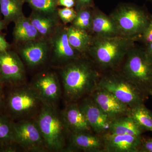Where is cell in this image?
<instances>
[{
    "mask_svg": "<svg viewBox=\"0 0 152 152\" xmlns=\"http://www.w3.org/2000/svg\"><path fill=\"white\" fill-rule=\"evenodd\" d=\"M58 68L66 104L78 102L99 87L101 72L86 56Z\"/></svg>",
    "mask_w": 152,
    "mask_h": 152,
    "instance_id": "obj_1",
    "label": "cell"
},
{
    "mask_svg": "<svg viewBox=\"0 0 152 152\" xmlns=\"http://www.w3.org/2000/svg\"><path fill=\"white\" fill-rule=\"evenodd\" d=\"M92 37L85 56L101 73L119 69L128 52L135 46L133 39L122 36Z\"/></svg>",
    "mask_w": 152,
    "mask_h": 152,
    "instance_id": "obj_2",
    "label": "cell"
},
{
    "mask_svg": "<svg viewBox=\"0 0 152 152\" xmlns=\"http://www.w3.org/2000/svg\"><path fill=\"white\" fill-rule=\"evenodd\" d=\"M9 88L4 114L13 121L35 118L44 102L30 84Z\"/></svg>",
    "mask_w": 152,
    "mask_h": 152,
    "instance_id": "obj_3",
    "label": "cell"
},
{
    "mask_svg": "<svg viewBox=\"0 0 152 152\" xmlns=\"http://www.w3.org/2000/svg\"><path fill=\"white\" fill-rule=\"evenodd\" d=\"M35 119L48 151L65 152L69 134L57 107L44 103Z\"/></svg>",
    "mask_w": 152,
    "mask_h": 152,
    "instance_id": "obj_4",
    "label": "cell"
},
{
    "mask_svg": "<svg viewBox=\"0 0 152 152\" xmlns=\"http://www.w3.org/2000/svg\"><path fill=\"white\" fill-rule=\"evenodd\" d=\"M119 70L144 94L152 96V61L143 48L131 49Z\"/></svg>",
    "mask_w": 152,
    "mask_h": 152,
    "instance_id": "obj_5",
    "label": "cell"
},
{
    "mask_svg": "<svg viewBox=\"0 0 152 152\" xmlns=\"http://www.w3.org/2000/svg\"><path fill=\"white\" fill-rule=\"evenodd\" d=\"M110 15L120 35L134 40L144 32L152 20L146 8L133 4L119 5Z\"/></svg>",
    "mask_w": 152,
    "mask_h": 152,
    "instance_id": "obj_6",
    "label": "cell"
},
{
    "mask_svg": "<svg viewBox=\"0 0 152 152\" xmlns=\"http://www.w3.org/2000/svg\"><path fill=\"white\" fill-rule=\"evenodd\" d=\"M98 86L111 93L130 108L145 104L148 97L119 69L101 73Z\"/></svg>",
    "mask_w": 152,
    "mask_h": 152,
    "instance_id": "obj_7",
    "label": "cell"
},
{
    "mask_svg": "<svg viewBox=\"0 0 152 152\" xmlns=\"http://www.w3.org/2000/svg\"><path fill=\"white\" fill-rule=\"evenodd\" d=\"M13 136L16 143L26 151H48L35 118L14 121Z\"/></svg>",
    "mask_w": 152,
    "mask_h": 152,
    "instance_id": "obj_8",
    "label": "cell"
},
{
    "mask_svg": "<svg viewBox=\"0 0 152 152\" xmlns=\"http://www.w3.org/2000/svg\"><path fill=\"white\" fill-rule=\"evenodd\" d=\"M26 67L16 51L0 52V83L13 87L27 83Z\"/></svg>",
    "mask_w": 152,
    "mask_h": 152,
    "instance_id": "obj_9",
    "label": "cell"
},
{
    "mask_svg": "<svg viewBox=\"0 0 152 152\" xmlns=\"http://www.w3.org/2000/svg\"><path fill=\"white\" fill-rule=\"evenodd\" d=\"M67 27L61 24L49 39L51 47L50 62L57 68L85 56L71 46L68 39Z\"/></svg>",
    "mask_w": 152,
    "mask_h": 152,
    "instance_id": "obj_10",
    "label": "cell"
},
{
    "mask_svg": "<svg viewBox=\"0 0 152 152\" xmlns=\"http://www.w3.org/2000/svg\"><path fill=\"white\" fill-rule=\"evenodd\" d=\"M16 51L25 66L35 69L50 61L51 47L49 39L41 38L16 44Z\"/></svg>",
    "mask_w": 152,
    "mask_h": 152,
    "instance_id": "obj_11",
    "label": "cell"
},
{
    "mask_svg": "<svg viewBox=\"0 0 152 152\" xmlns=\"http://www.w3.org/2000/svg\"><path fill=\"white\" fill-rule=\"evenodd\" d=\"M30 85L44 103L57 107L63 92L59 77L55 71H41L34 77Z\"/></svg>",
    "mask_w": 152,
    "mask_h": 152,
    "instance_id": "obj_12",
    "label": "cell"
},
{
    "mask_svg": "<svg viewBox=\"0 0 152 152\" xmlns=\"http://www.w3.org/2000/svg\"><path fill=\"white\" fill-rule=\"evenodd\" d=\"M77 103L94 134L102 135L108 132L112 121L91 96L83 98Z\"/></svg>",
    "mask_w": 152,
    "mask_h": 152,
    "instance_id": "obj_13",
    "label": "cell"
},
{
    "mask_svg": "<svg viewBox=\"0 0 152 152\" xmlns=\"http://www.w3.org/2000/svg\"><path fill=\"white\" fill-rule=\"evenodd\" d=\"M89 96L112 121L129 114L130 108L107 90L98 87Z\"/></svg>",
    "mask_w": 152,
    "mask_h": 152,
    "instance_id": "obj_14",
    "label": "cell"
},
{
    "mask_svg": "<svg viewBox=\"0 0 152 152\" xmlns=\"http://www.w3.org/2000/svg\"><path fill=\"white\" fill-rule=\"evenodd\" d=\"M104 152L100 135L92 132L72 134L69 136V142L65 152Z\"/></svg>",
    "mask_w": 152,
    "mask_h": 152,
    "instance_id": "obj_15",
    "label": "cell"
},
{
    "mask_svg": "<svg viewBox=\"0 0 152 152\" xmlns=\"http://www.w3.org/2000/svg\"><path fill=\"white\" fill-rule=\"evenodd\" d=\"M105 152H140V137L106 133L100 135Z\"/></svg>",
    "mask_w": 152,
    "mask_h": 152,
    "instance_id": "obj_16",
    "label": "cell"
},
{
    "mask_svg": "<svg viewBox=\"0 0 152 152\" xmlns=\"http://www.w3.org/2000/svg\"><path fill=\"white\" fill-rule=\"evenodd\" d=\"M61 115L69 134L92 132L77 102L66 104Z\"/></svg>",
    "mask_w": 152,
    "mask_h": 152,
    "instance_id": "obj_17",
    "label": "cell"
},
{
    "mask_svg": "<svg viewBox=\"0 0 152 152\" xmlns=\"http://www.w3.org/2000/svg\"><path fill=\"white\" fill-rule=\"evenodd\" d=\"M90 34L93 37H106L120 36L116 25L110 15L94 9Z\"/></svg>",
    "mask_w": 152,
    "mask_h": 152,
    "instance_id": "obj_18",
    "label": "cell"
},
{
    "mask_svg": "<svg viewBox=\"0 0 152 152\" xmlns=\"http://www.w3.org/2000/svg\"><path fill=\"white\" fill-rule=\"evenodd\" d=\"M28 18L44 39H49L58 27L62 23L58 16L46 15L34 11Z\"/></svg>",
    "mask_w": 152,
    "mask_h": 152,
    "instance_id": "obj_19",
    "label": "cell"
},
{
    "mask_svg": "<svg viewBox=\"0 0 152 152\" xmlns=\"http://www.w3.org/2000/svg\"><path fill=\"white\" fill-rule=\"evenodd\" d=\"M14 23L13 36L15 44L42 38L28 17L23 16Z\"/></svg>",
    "mask_w": 152,
    "mask_h": 152,
    "instance_id": "obj_20",
    "label": "cell"
},
{
    "mask_svg": "<svg viewBox=\"0 0 152 152\" xmlns=\"http://www.w3.org/2000/svg\"><path fill=\"white\" fill-rule=\"evenodd\" d=\"M14 121L3 113H0V151L16 152L18 145L14 140Z\"/></svg>",
    "mask_w": 152,
    "mask_h": 152,
    "instance_id": "obj_21",
    "label": "cell"
},
{
    "mask_svg": "<svg viewBox=\"0 0 152 152\" xmlns=\"http://www.w3.org/2000/svg\"><path fill=\"white\" fill-rule=\"evenodd\" d=\"M144 132L134 119L127 115L112 121L108 132L140 137Z\"/></svg>",
    "mask_w": 152,
    "mask_h": 152,
    "instance_id": "obj_22",
    "label": "cell"
},
{
    "mask_svg": "<svg viewBox=\"0 0 152 152\" xmlns=\"http://www.w3.org/2000/svg\"><path fill=\"white\" fill-rule=\"evenodd\" d=\"M67 34L71 46L82 54L86 55L92 41L89 33L71 25L67 27Z\"/></svg>",
    "mask_w": 152,
    "mask_h": 152,
    "instance_id": "obj_23",
    "label": "cell"
},
{
    "mask_svg": "<svg viewBox=\"0 0 152 152\" xmlns=\"http://www.w3.org/2000/svg\"><path fill=\"white\" fill-rule=\"evenodd\" d=\"M24 3L23 0H0V12L7 25L24 15L23 11Z\"/></svg>",
    "mask_w": 152,
    "mask_h": 152,
    "instance_id": "obj_24",
    "label": "cell"
},
{
    "mask_svg": "<svg viewBox=\"0 0 152 152\" xmlns=\"http://www.w3.org/2000/svg\"><path fill=\"white\" fill-rule=\"evenodd\" d=\"M144 131L152 132V111L141 104L132 108L129 115Z\"/></svg>",
    "mask_w": 152,
    "mask_h": 152,
    "instance_id": "obj_25",
    "label": "cell"
},
{
    "mask_svg": "<svg viewBox=\"0 0 152 152\" xmlns=\"http://www.w3.org/2000/svg\"><path fill=\"white\" fill-rule=\"evenodd\" d=\"M28 3L32 11L46 15L58 16V0H23Z\"/></svg>",
    "mask_w": 152,
    "mask_h": 152,
    "instance_id": "obj_26",
    "label": "cell"
},
{
    "mask_svg": "<svg viewBox=\"0 0 152 152\" xmlns=\"http://www.w3.org/2000/svg\"><path fill=\"white\" fill-rule=\"evenodd\" d=\"M94 8H87L77 11L72 26L90 33L92 23L93 10ZM90 34V33H89Z\"/></svg>",
    "mask_w": 152,
    "mask_h": 152,
    "instance_id": "obj_27",
    "label": "cell"
},
{
    "mask_svg": "<svg viewBox=\"0 0 152 152\" xmlns=\"http://www.w3.org/2000/svg\"><path fill=\"white\" fill-rule=\"evenodd\" d=\"M58 14L61 22L66 25L72 23L76 18L77 12L74 8L58 9Z\"/></svg>",
    "mask_w": 152,
    "mask_h": 152,
    "instance_id": "obj_28",
    "label": "cell"
},
{
    "mask_svg": "<svg viewBox=\"0 0 152 152\" xmlns=\"http://www.w3.org/2000/svg\"><path fill=\"white\" fill-rule=\"evenodd\" d=\"M135 42H139L145 44L152 42V20L146 29L140 35L134 39Z\"/></svg>",
    "mask_w": 152,
    "mask_h": 152,
    "instance_id": "obj_29",
    "label": "cell"
},
{
    "mask_svg": "<svg viewBox=\"0 0 152 152\" xmlns=\"http://www.w3.org/2000/svg\"><path fill=\"white\" fill-rule=\"evenodd\" d=\"M140 152H152V137L141 136Z\"/></svg>",
    "mask_w": 152,
    "mask_h": 152,
    "instance_id": "obj_30",
    "label": "cell"
},
{
    "mask_svg": "<svg viewBox=\"0 0 152 152\" xmlns=\"http://www.w3.org/2000/svg\"><path fill=\"white\" fill-rule=\"evenodd\" d=\"M75 9L76 12L82 9L94 8V0H75Z\"/></svg>",
    "mask_w": 152,
    "mask_h": 152,
    "instance_id": "obj_31",
    "label": "cell"
},
{
    "mask_svg": "<svg viewBox=\"0 0 152 152\" xmlns=\"http://www.w3.org/2000/svg\"><path fill=\"white\" fill-rule=\"evenodd\" d=\"M11 45L7 42L4 34L0 33V52H4L10 50Z\"/></svg>",
    "mask_w": 152,
    "mask_h": 152,
    "instance_id": "obj_32",
    "label": "cell"
},
{
    "mask_svg": "<svg viewBox=\"0 0 152 152\" xmlns=\"http://www.w3.org/2000/svg\"><path fill=\"white\" fill-rule=\"evenodd\" d=\"M4 87L0 83V113H2L4 107L6 97V93L4 89Z\"/></svg>",
    "mask_w": 152,
    "mask_h": 152,
    "instance_id": "obj_33",
    "label": "cell"
},
{
    "mask_svg": "<svg viewBox=\"0 0 152 152\" xmlns=\"http://www.w3.org/2000/svg\"><path fill=\"white\" fill-rule=\"evenodd\" d=\"M58 6L64 7L74 8L75 6V0H58Z\"/></svg>",
    "mask_w": 152,
    "mask_h": 152,
    "instance_id": "obj_34",
    "label": "cell"
},
{
    "mask_svg": "<svg viewBox=\"0 0 152 152\" xmlns=\"http://www.w3.org/2000/svg\"><path fill=\"white\" fill-rule=\"evenodd\" d=\"M145 47L144 48V49L147 55L152 61V42L149 43L145 44Z\"/></svg>",
    "mask_w": 152,
    "mask_h": 152,
    "instance_id": "obj_35",
    "label": "cell"
},
{
    "mask_svg": "<svg viewBox=\"0 0 152 152\" xmlns=\"http://www.w3.org/2000/svg\"><path fill=\"white\" fill-rule=\"evenodd\" d=\"M7 25L4 21V20H0V31L5 28Z\"/></svg>",
    "mask_w": 152,
    "mask_h": 152,
    "instance_id": "obj_36",
    "label": "cell"
},
{
    "mask_svg": "<svg viewBox=\"0 0 152 152\" xmlns=\"http://www.w3.org/2000/svg\"><path fill=\"white\" fill-rule=\"evenodd\" d=\"M147 1H149L151 2L152 3V0H147Z\"/></svg>",
    "mask_w": 152,
    "mask_h": 152,
    "instance_id": "obj_37",
    "label": "cell"
},
{
    "mask_svg": "<svg viewBox=\"0 0 152 152\" xmlns=\"http://www.w3.org/2000/svg\"><path fill=\"white\" fill-rule=\"evenodd\" d=\"M1 12H0V17H1Z\"/></svg>",
    "mask_w": 152,
    "mask_h": 152,
    "instance_id": "obj_38",
    "label": "cell"
}]
</instances>
